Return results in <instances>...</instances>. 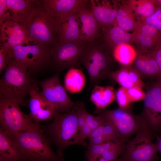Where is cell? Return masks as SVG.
<instances>
[{"mask_svg": "<svg viewBox=\"0 0 161 161\" xmlns=\"http://www.w3.org/2000/svg\"><path fill=\"white\" fill-rule=\"evenodd\" d=\"M122 142L115 143L108 141L103 143L88 146L85 153V156L87 158L99 157L105 152L113 149Z\"/></svg>", "mask_w": 161, "mask_h": 161, "instance_id": "f546056e", "label": "cell"}, {"mask_svg": "<svg viewBox=\"0 0 161 161\" xmlns=\"http://www.w3.org/2000/svg\"><path fill=\"white\" fill-rule=\"evenodd\" d=\"M157 141L156 144L157 146L158 151L161 153V135L160 136L156 135Z\"/></svg>", "mask_w": 161, "mask_h": 161, "instance_id": "ee69618b", "label": "cell"}, {"mask_svg": "<svg viewBox=\"0 0 161 161\" xmlns=\"http://www.w3.org/2000/svg\"><path fill=\"white\" fill-rule=\"evenodd\" d=\"M125 147L124 143L121 142L117 146L105 152L100 156L109 161H115L118 156L123 154Z\"/></svg>", "mask_w": 161, "mask_h": 161, "instance_id": "836d02e7", "label": "cell"}, {"mask_svg": "<svg viewBox=\"0 0 161 161\" xmlns=\"http://www.w3.org/2000/svg\"><path fill=\"white\" fill-rule=\"evenodd\" d=\"M86 78L81 70L76 68L68 69L64 78V87L72 94L81 92L84 88Z\"/></svg>", "mask_w": 161, "mask_h": 161, "instance_id": "4316f807", "label": "cell"}, {"mask_svg": "<svg viewBox=\"0 0 161 161\" xmlns=\"http://www.w3.org/2000/svg\"><path fill=\"white\" fill-rule=\"evenodd\" d=\"M10 20L19 23L41 5V0H6Z\"/></svg>", "mask_w": 161, "mask_h": 161, "instance_id": "44dd1931", "label": "cell"}, {"mask_svg": "<svg viewBox=\"0 0 161 161\" xmlns=\"http://www.w3.org/2000/svg\"><path fill=\"white\" fill-rule=\"evenodd\" d=\"M129 1L136 14L141 19L151 16L157 9L155 0H131Z\"/></svg>", "mask_w": 161, "mask_h": 161, "instance_id": "f1b7e54d", "label": "cell"}, {"mask_svg": "<svg viewBox=\"0 0 161 161\" xmlns=\"http://www.w3.org/2000/svg\"><path fill=\"white\" fill-rule=\"evenodd\" d=\"M58 43H72L80 39V24L78 13L64 18L58 26Z\"/></svg>", "mask_w": 161, "mask_h": 161, "instance_id": "d6986e66", "label": "cell"}, {"mask_svg": "<svg viewBox=\"0 0 161 161\" xmlns=\"http://www.w3.org/2000/svg\"><path fill=\"white\" fill-rule=\"evenodd\" d=\"M141 87L134 86L126 89L127 92L131 102H134L144 100L145 93Z\"/></svg>", "mask_w": 161, "mask_h": 161, "instance_id": "8d00e7d4", "label": "cell"}, {"mask_svg": "<svg viewBox=\"0 0 161 161\" xmlns=\"http://www.w3.org/2000/svg\"><path fill=\"white\" fill-rule=\"evenodd\" d=\"M117 13L114 24L124 30L134 31L142 21L132 8L129 1H123L121 4L114 1Z\"/></svg>", "mask_w": 161, "mask_h": 161, "instance_id": "603a6c76", "label": "cell"}, {"mask_svg": "<svg viewBox=\"0 0 161 161\" xmlns=\"http://www.w3.org/2000/svg\"><path fill=\"white\" fill-rule=\"evenodd\" d=\"M49 49L29 38L12 48L14 58L25 65L31 75L50 69Z\"/></svg>", "mask_w": 161, "mask_h": 161, "instance_id": "8992f818", "label": "cell"}, {"mask_svg": "<svg viewBox=\"0 0 161 161\" xmlns=\"http://www.w3.org/2000/svg\"><path fill=\"white\" fill-rule=\"evenodd\" d=\"M115 161H126L123 158V157H121L119 159Z\"/></svg>", "mask_w": 161, "mask_h": 161, "instance_id": "7dc6e473", "label": "cell"}, {"mask_svg": "<svg viewBox=\"0 0 161 161\" xmlns=\"http://www.w3.org/2000/svg\"><path fill=\"white\" fill-rule=\"evenodd\" d=\"M28 38L18 23L7 20L0 25V45L12 49L21 44Z\"/></svg>", "mask_w": 161, "mask_h": 161, "instance_id": "e0dca14e", "label": "cell"}, {"mask_svg": "<svg viewBox=\"0 0 161 161\" xmlns=\"http://www.w3.org/2000/svg\"><path fill=\"white\" fill-rule=\"evenodd\" d=\"M13 140L27 161H66L53 151L40 124L33 123L20 131Z\"/></svg>", "mask_w": 161, "mask_h": 161, "instance_id": "6da1fadb", "label": "cell"}, {"mask_svg": "<svg viewBox=\"0 0 161 161\" xmlns=\"http://www.w3.org/2000/svg\"><path fill=\"white\" fill-rule=\"evenodd\" d=\"M88 43L79 41L68 43H57L49 49L50 69L59 73L67 69L76 68L81 55Z\"/></svg>", "mask_w": 161, "mask_h": 161, "instance_id": "9c48e42d", "label": "cell"}, {"mask_svg": "<svg viewBox=\"0 0 161 161\" xmlns=\"http://www.w3.org/2000/svg\"><path fill=\"white\" fill-rule=\"evenodd\" d=\"M105 122L102 124L92 130L90 134L88 137L89 140L95 137L103 134V128Z\"/></svg>", "mask_w": 161, "mask_h": 161, "instance_id": "7bdbcfd3", "label": "cell"}, {"mask_svg": "<svg viewBox=\"0 0 161 161\" xmlns=\"http://www.w3.org/2000/svg\"><path fill=\"white\" fill-rule=\"evenodd\" d=\"M141 117L151 130L161 129V79L148 89L144 99Z\"/></svg>", "mask_w": 161, "mask_h": 161, "instance_id": "7c38bea8", "label": "cell"}, {"mask_svg": "<svg viewBox=\"0 0 161 161\" xmlns=\"http://www.w3.org/2000/svg\"><path fill=\"white\" fill-rule=\"evenodd\" d=\"M97 161H109L108 160H107L102 157L101 156H99L97 157Z\"/></svg>", "mask_w": 161, "mask_h": 161, "instance_id": "bcb514c9", "label": "cell"}, {"mask_svg": "<svg viewBox=\"0 0 161 161\" xmlns=\"http://www.w3.org/2000/svg\"><path fill=\"white\" fill-rule=\"evenodd\" d=\"M116 99L120 108H128L131 102L128 95L126 89L121 87L116 93Z\"/></svg>", "mask_w": 161, "mask_h": 161, "instance_id": "e575fe53", "label": "cell"}, {"mask_svg": "<svg viewBox=\"0 0 161 161\" xmlns=\"http://www.w3.org/2000/svg\"><path fill=\"white\" fill-rule=\"evenodd\" d=\"M91 10L101 30L114 24L117 8L114 2L111 5L109 1L89 0Z\"/></svg>", "mask_w": 161, "mask_h": 161, "instance_id": "ac0fdd59", "label": "cell"}, {"mask_svg": "<svg viewBox=\"0 0 161 161\" xmlns=\"http://www.w3.org/2000/svg\"><path fill=\"white\" fill-rule=\"evenodd\" d=\"M78 14L80 40L89 43L98 40L102 30L91 10L84 8L78 12Z\"/></svg>", "mask_w": 161, "mask_h": 161, "instance_id": "2e32d148", "label": "cell"}, {"mask_svg": "<svg viewBox=\"0 0 161 161\" xmlns=\"http://www.w3.org/2000/svg\"><path fill=\"white\" fill-rule=\"evenodd\" d=\"M110 78L126 89L134 86L142 88L144 86L140 75L133 68L121 67L117 71H112Z\"/></svg>", "mask_w": 161, "mask_h": 161, "instance_id": "d4e9b609", "label": "cell"}, {"mask_svg": "<svg viewBox=\"0 0 161 161\" xmlns=\"http://www.w3.org/2000/svg\"><path fill=\"white\" fill-rule=\"evenodd\" d=\"M92 130L89 126L87 124L80 130L79 134L80 139L81 141L86 145V148L88 146V144L85 142V140L89 137Z\"/></svg>", "mask_w": 161, "mask_h": 161, "instance_id": "ab89813d", "label": "cell"}, {"mask_svg": "<svg viewBox=\"0 0 161 161\" xmlns=\"http://www.w3.org/2000/svg\"><path fill=\"white\" fill-rule=\"evenodd\" d=\"M22 101L0 98V129L13 139L20 131L34 123L24 114L20 106Z\"/></svg>", "mask_w": 161, "mask_h": 161, "instance_id": "ba28073f", "label": "cell"}, {"mask_svg": "<svg viewBox=\"0 0 161 161\" xmlns=\"http://www.w3.org/2000/svg\"><path fill=\"white\" fill-rule=\"evenodd\" d=\"M133 68L140 77L161 79V72L158 64L149 51L137 52Z\"/></svg>", "mask_w": 161, "mask_h": 161, "instance_id": "ffe728a7", "label": "cell"}, {"mask_svg": "<svg viewBox=\"0 0 161 161\" xmlns=\"http://www.w3.org/2000/svg\"><path fill=\"white\" fill-rule=\"evenodd\" d=\"M116 93L111 86H95L93 88L90 100L96 107V109H104L116 99Z\"/></svg>", "mask_w": 161, "mask_h": 161, "instance_id": "484cf974", "label": "cell"}, {"mask_svg": "<svg viewBox=\"0 0 161 161\" xmlns=\"http://www.w3.org/2000/svg\"><path fill=\"white\" fill-rule=\"evenodd\" d=\"M4 70L0 80V98H14L23 102L38 84L27 67L14 58Z\"/></svg>", "mask_w": 161, "mask_h": 161, "instance_id": "3957f363", "label": "cell"}, {"mask_svg": "<svg viewBox=\"0 0 161 161\" xmlns=\"http://www.w3.org/2000/svg\"><path fill=\"white\" fill-rule=\"evenodd\" d=\"M131 33L114 24L102 30L100 40L112 52L115 47L124 43L132 42Z\"/></svg>", "mask_w": 161, "mask_h": 161, "instance_id": "7402d4cb", "label": "cell"}, {"mask_svg": "<svg viewBox=\"0 0 161 161\" xmlns=\"http://www.w3.org/2000/svg\"><path fill=\"white\" fill-rule=\"evenodd\" d=\"M28 38L49 48L58 43V30L53 18L41 5L19 23Z\"/></svg>", "mask_w": 161, "mask_h": 161, "instance_id": "5b68a950", "label": "cell"}, {"mask_svg": "<svg viewBox=\"0 0 161 161\" xmlns=\"http://www.w3.org/2000/svg\"><path fill=\"white\" fill-rule=\"evenodd\" d=\"M94 113L111 123L124 143L133 134L151 130L142 117L133 114L129 107L114 110L96 109Z\"/></svg>", "mask_w": 161, "mask_h": 161, "instance_id": "52a82bcc", "label": "cell"}, {"mask_svg": "<svg viewBox=\"0 0 161 161\" xmlns=\"http://www.w3.org/2000/svg\"><path fill=\"white\" fill-rule=\"evenodd\" d=\"M105 121V120L100 115L95 116L94 119L88 124V125L92 130L103 124Z\"/></svg>", "mask_w": 161, "mask_h": 161, "instance_id": "b9f144b4", "label": "cell"}, {"mask_svg": "<svg viewBox=\"0 0 161 161\" xmlns=\"http://www.w3.org/2000/svg\"><path fill=\"white\" fill-rule=\"evenodd\" d=\"M112 54L99 39L89 43L86 47L80 63L84 67L89 77V91L98 85L102 80L110 78L113 64Z\"/></svg>", "mask_w": 161, "mask_h": 161, "instance_id": "277c9868", "label": "cell"}, {"mask_svg": "<svg viewBox=\"0 0 161 161\" xmlns=\"http://www.w3.org/2000/svg\"><path fill=\"white\" fill-rule=\"evenodd\" d=\"M0 161H27L13 139L1 129Z\"/></svg>", "mask_w": 161, "mask_h": 161, "instance_id": "cb8c5ba5", "label": "cell"}, {"mask_svg": "<svg viewBox=\"0 0 161 161\" xmlns=\"http://www.w3.org/2000/svg\"><path fill=\"white\" fill-rule=\"evenodd\" d=\"M103 134L108 141L115 143L123 142L115 128L111 123L106 120L103 128Z\"/></svg>", "mask_w": 161, "mask_h": 161, "instance_id": "d6a6232c", "label": "cell"}, {"mask_svg": "<svg viewBox=\"0 0 161 161\" xmlns=\"http://www.w3.org/2000/svg\"><path fill=\"white\" fill-rule=\"evenodd\" d=\"M12 49L0 45V74H2L10 61L13 58Z\"/></svg>", "mask_w": 161, "mask_h": 161, "instance_id": "1f68e13d", "label": "cell"}, {"mask_svg": "<svg viewBox=\"0 0 161 161\" xmlns=\"http://www.w3.org/2000/svg\"><path fill=\"white\" fill-rule=\"evenodd\" d=\"M112 53L113 58L124 67H128L134 63L137 55V52L127 43L115 47Z\"/></svg>", "mask_w": 161, "mask_h": 161, "instance_id": "83f0119b", "label": "cell"}, {"mask_svg": "<svg viewBox=\"0 0 161 161\" xmlns=\"http://www.w3.org/2000/svg\"><path fill=\"white\" fill-rule=\"evenodd\" d=\"M152 133L148 130L137 134L126 145L122 157L126 161H154L160 159L156 143L152 141Z\"/></svg>", "mask_w": 161, "mask_h": 161, "instance_id": "30bf717a", "label": "cell"}, {"mask_svg": "<svg viewBox=\"0 0 161 161\" xmlns=\"http://www.w3.org/2000/svg\"><path fill=\"white\" fill-rule=\"evenodd\" d=\"M148 50L152 55L158 64L161 72V40Z\"/></svg>", "mask_w": 161, "mask_h": 161, "instance_id": "74e56055", "label": "cell"}, {"mask_svg": "<svg viewBox=\"0 0 161 161\" xmlns=\"http://www.w3.org/2000/svg\"><path fill=\"white\" fill-rule=\"evenodd\" d=\"M108 141L103 134L98 135L89 140L88 146L99 145Z\"/></svg>", "mask_w": 161, "mask_h": 161, "instance_id": "60d3db41", "label": "cell"}, {"mask_svg": "<svg viewBox=\"0 0 161 161\" xmlns=\"http://www.w3.org/2000/svg\"><path fill=\"white\" fill-rule=\"evenodd\" d=\"M7 20H10V17L6 0H0V25Z\"/></svg>", "mask_w": 161, "mask_h": 161, "instance_id": "f35d334b", "label": "cell"}, {"mask_svg": "<svg viewBox=\"0 0 161 161\" xmlns=\"http://www.w3.org/2000/svg\"><path fill=\"white\" fill-rule=\"evenodd\" d=\"M93 157L89 158L87 159V161H97V157Z\"/></svg>", "mask_w": 161, "mask_h": 161, "instance_id": "f6af8a7d", "label": "cell"}, {"mask_svg": "<svg viewBox=\"0 0 161 161\" xmlns=\"http://www.w3.org/2000/svg\"><path fill=\"white\" fill-rule=\"evenodd\" d=\"M53 119L50 123L40 126L50 142L56 146L60 157L64 158L63 151L70 145H78L86 148L79 138L76 106L67 112H56Z\"/></svg>", "mask_w": 161, "mask_h": 161, "instance_id": "7a4b0ae2", "label": "cell"}, {"mask_svg": "<svg viewBox=\"0 0 161 161\" xmlns=\"http://www.w3.org/2000/svg\"><path fill=\"white\" fill-rule=\"evenodd\" d=\"M77 119L79 130L86 123L85 113L86 111L84 103L81 101L76 102Z\"/></svg>", "mask_w": 161, "mask_h": 161, "instance_id": "d590c367", "label": "cell"}, {"mask_svg": "<svg viewBox=\"0 0 161 161\" xmlns=\"http://www.w3.org/2000/svg\"><path fill=\"white\" fill-rule=\"evenodd\" d=\"M41 6L55 21L57 28L60 22L67 16L78 13L87 7V0H41Z\"/></svg>", "mask_w": 161, "mask_h": 161, "instance_id": "4fadbf2b", "label": "cell"}, {"mask_svg": "<svg viewBox=\"0 0 161 161\" xmlns=\"http://www.w3.org/2000/svg\"><path fill=\"white\" fill-rule=\"evenodd\" d=\"M38 86L29 95V116L36 124L52 119L56 112L54 107L43 97L39 91Z\"/></svg>", "mask_w": 161, "mask_h": 161, "instance_id": "5bb4252c", "label": "cell"}, {"mask_svg": "<svg viewBox=\"0 0 161 161\" xmlns=\"http://www.w3.org/2000/svg\"><path fill=\"white\" fill-rule=\"evenodd\" d=\"M132 42L139 51H146L154 47L161 40V33L154 27L142 21L132 33Z\"/></svg>", "mask_w": 161, "mask_h": 161, "instance_id": "9a60e30c", "label": "cell"}, {"mask_svg": "<svg viewBox=\"0 0 161 161\" xmlns=\"http://www.w3.org/2000/svg\"><path fill=\"white\" fill-rule=\"evenodd\" d=\"M157 9L151 16L144 18L143 21L153 26L161 33V0H155Z\"/></svg>", "mask_w": 161, "mask_h": 161, "instance_id": "4dcf8cb0", "label": "cell"}, {"mask_svg": "<svg viewBox=\"0 0 161 161\" xmlns=\"http://www.w3.org/2000/svg\"><path fill=\"white\" fill-rule=\"evenodd\" d=\"M38 85L42 89L41 94L56 112H68L75 106L76 103L70 98L61 83L59 73H56L52 77L39 82Z\"/></svg>", "mask_w": 161, "mask_h": 161, "instance_id": "8fae6325", "label": "cell"}]
</instances>
